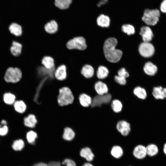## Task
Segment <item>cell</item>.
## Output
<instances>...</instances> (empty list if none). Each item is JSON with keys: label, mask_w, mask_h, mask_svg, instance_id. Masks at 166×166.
<instances>
[{"label": "cell", "mask_w": 166, "mask_h": 166, "mask_svg": "<svg viewBox=\"0 0 166 166\" xmlns=\"http://www.w3.org/2000/svg\"><path fill=\"white\" fill-rule=\"evenodd\" d=\"M117 44V41L114 38H110L105 41L103 46L104 55L109 61L112 63L118 62L122 55V51L116 49Z\"/></svg>", "instance_id": "obj_1"}, {"label": "cell", "mask_w": 166, "mask_h": 166, "mask_svg": "<svg viewBox=\"0 0 166 166\" xmlns=\"http://www.w3.org/2000/svg\"><path fill=\"white\" fill-rule=\"evenodd\" d=\"M22 77V71L20 68L10 66L6 69L3 79L7 83L15 84L19 82Z\"/></svg>", "instance_id": "obj_2"}, {"label": "cell", "mask_w": 166, "mask_h": 166, "mask_svg": "<svg viewBox=\"0 0 166 166\" xmlns=\"http://www.w3.org/2000/svg\"><path fill=\"white\" fill-rule=\"evenodd\" d=\"M74 97L71 89L68 87H64L59 89L57 101L60 106H63L72 104Z\"/></svg>", "instance_id": "obj_3"}, {"label": "cell", "mask_w": 166, "mask_h": 166, "mask_svg": "<svg viewBox=\"0 0 166 166\" xmlns=\"http://www.w3.org/2000/svg\"><path fill=\"white\" fill-rule=\"evenodd\" d=\"M66 46L69 49L84 50L87 46L85 39L82 36H77L69 40L66 43Z\"/></svg>", "instance_id": "obj_4"}, {"label": "cell", "mask_w": 166, "mask_h": 166, "mask_svg": "<svg viewBox=\"0 0 166 166\" xmlns=\"http://www.w3.org/2000/svg\"><path fill=\"white\" fill-rule=\"evenodd\" d=\"M160 16V11L158 10L146 9L144 11L142 19L146 24L153 26L158 21Z\"/></svg>", "instance_id": "obj_5"}, {"label": "cell", "mask_w": 166, "mask_h": 166, "mask_svg": "<svg viewBox=\"0 0 166 166\" xmlns=\"http://www.w3.org/2000/svg\"><path fill=\"white\" fill-rule=\"evenodd\" d=\"M112 101V95L109 93L103 95H97L92 98L91 107H100L103 105L110 104Z\"/></svg>", "instance_id": "obj_6"}, {"label": "cell", "mask_w": 166, "mask_h": 166, "mask_svg": "<svg viewBox=\"0 0 166 166\" xmlns=\"http://www.w3.org/2000/svg\"><path fill=\"white\" fill-rule=\"evenodd\" d=\"M138 49L140 54L145 57H149L152 56L155 52L154 47L149 42H142L139 46Z\"/></svg>", "instance_id": "obj_7"}, {"label": "cell", "mask_w": 166, "mask_h": 166, "mask_svg": "<svg viewBox=\"0 0 166 166\" xmlns=\"http://www.w3.org/2000/svg\"><path fill=\"white\" fill-rule=\"evenodd\" d=\"M116 128L121 135L124 136H128L131 131L130 123L124 120H120L117 122Z\"/></svg>", "instance_id": "obj_8"}, {"label": "cell", "mask_w": 166, "mask_h": 166, "mask_svg": "<svg viewBox=\"0 0 166 166\" xmlns=\"http://www.w3.org/2000/svg\"><path fill=\"white\" fill-rule=\"evenodd\" d=\"M54 76L57 80L62 81L65 80L67 77V67L64 64L57 67L54 72Z\"/></svg>", "instance_id": "obj_9"}, {"label": "cell", "mask_w": 166, "mask_h": 166, "mask_svg": "<svg viewBox=\"0 0 166 166\" xmlns=\"http://www.w3.org/2000/svg\"><path fill=\"white\" fill-rule=\"evenodd\" d=\"M133 155L136 158L139 160H143L147 156L146 146L141 144L136 146L133 149Z\"/></svg>", "instance_id": "obj_10"}, {"label": "cell", "mask_w": 166, "mask_h": 166, "mask_svg": "<svg viewBox=\"0 0 166 166\" xmlns=\"http://www.w3.org/2000/svg\"><path fill=\"white\" fill-rule=\"evenodd\" d=\"M8 29L10 34L16 37H20L22 34V27L21 25L18 23L13 22L11 23L9 26Z\"/></svg>", "instance_id": "obj_11"}, {"label": "cell", "mask_w": 166, "mask_h": 166, "mask_svg": "<svg viewBox=\"0 0 166 166\" xmlns=\"http://www.w3.org/2000/svg\"><path fill=\"white\" fill-rule=\"evenodd\" d=\"M38 123L36 116L33 114H29L24 117L23 119V123L26 127L32 129L34 128Z\"/></svg>", "instance_id": "obj_12"}, {"label": "cell", "mask_w": 166, "mask_h": 166, "mask_svg": "<svg viewBox=\"0 0 166 166\" xmlns=\"http://www.w3.org/2000/svg\"><path fill=\"white\" fill-rule=\"evenodd\" d=\"M23 45L21 43L16 40H13L10 48V51L13 56L18 57L21 54Z\"/></svg>", "instance_id": "obj_13"}, {"label": "cell", "mask_w": 166, "mask_h": 166, "mask_svg": "<svg viewBox=\"0 0 166 166\" xmlns=\"http://www.w3.org/2000/svg\"><path fill=\"white\" fill-rule=\"evenodd\" d=\"M152 95L156 99H164L166 98V88L161 86L154 87L152 89Z\"/></svg>", "instance_id": "obj_14"}, {"label": "cell", "mask_w": 166, "mask_h": 166, "mask_svg": "<svg viewBox=\"0 0 166 166\" xmlns=\"http://www.w3.org/2000/svg\"><path fill=\"white\" fill-rule=\"evenodd\" d=\"M94 89L98 95H103L107 94L109 92V88L107 85L101 81H97L95 83Z\"/></svg>", "instance_id": "obj_15"}, {"label": "cell", "mask_w": 166, "mask_h": 166, "mask_svg": "<svg viewBox=\"0 0 166 166\" xmlns=\"http://www.w3.org/2000/svg\"><path fill=\"white\" fill-rule=\"evenodd\" d=\"M80 156L85 159L87 162L92 161L94 158L95 155L91 149L86 147L81 148L80 152Z\"/></svg>", "instance_id": "obj_16"}, {"label": "cell", "mask_w": 166, "mask_h": 166, "mask_svg": "<svg viewBox=\"0 0 166 166\" xmlns=\"http://www.w3.org/2000/svg\"><path fill=\"white\" fill-rule=\"evenodd\" d=\"M140 34L144 42H149L153 36L152 30L148 26H144L141 28Z\"/></svg>", "instance_id": "obj_17"}, {"label": "cell", "mask_w": 166, "mask_h": 166, "mask_svg": "<svg viewBox=\"0 0 166 166\" xmlns=\"http://www.w3.org/2000/svg\"><path fill=\"white\" fill-rule=\"evenodd\" d=\"M44 28L47 33L49 34H53L57 31L58 25L55 20H52L45 24Z\"/></svg>", "instance_id": "obj_18"}, {"label": "cell", "mask_w": 166, "mask_h": 166, "mask_svg": "<svg viewBox=\"0 0 166 166\" xmlns=\"http://www.w3.org/2000/svg\"><path fill=\"white\" fill-rule=\"evenodd\" d=\"M94 73L93 67L91 65L88 64L83 65L81 70V74L87 79L93 77L94 76Z\"/></svg>", "instance_id": "obj_19"}, {"label": "cell", "mask_w": 166, "mask_h": 166, "mask_svg": "<svg viewBox=\"0 0 166 166\" xmlns=\"http://www.w3.org/2000/svg\"><path fill=\"white\" fill-rule=\"evenodd\" d=\"M14 110L19 114H23L26 111L27 106L24 101L22 100H16L13 105Z\"/></svg>", "instance_id": "obj_20"}, {"label": "cell", "mask_w": 166, "mask_h": 166, "mask_svg": "<svg viewBox=\"0 0 166 166\" xmlns=\"http://www.w3.org/2000/svg\"><path fill=\"white\" fill-rule=\"evenodd\" d=\"M16 99V95L10 92H6L2 95V101L5 104L8 105H13Z\"/></svg>", "instance_id": "obj_21"}, {"label": "cell", "mask_w": 166, "mask_h": 166, "mask_svg": "<svg viewBox=\"0 0 166 166\" xmlns=\"http://www.w3.org/2000/svg\"><path fill=\"white\" fill-rule=\"evenodd\" d=\"M134 95L138 98L142 100H145L148 96V93L146 89L140 86L135 87L133 90Z\"/></svg>", "instance_id": "obj_22"}, {"label": "cell", "mask_w": 166, "mask_h": 166, "mask_svg": "<svg viewBox=\"0 0 166 166\" xmlns=\"http://www.w3.org/2000/svg\"><path fill=\"white\" fill-rule=\"evenodd\" d=\"M78 99L80 104L83 107H88L92 104V97L86 94L82 93L80 94Z\"/></svg>", "instance_id": "obj_23"}, {"label": "cell", "mask_w": 166, "mask_h": 166, "mask_svg": "<svg viewBox=\"0 0 166 166\" xmlns=\"http://www.w3.org/2000/svg\"><path fill=\"white\" fill-rule=\"evenodd\" d=\"M143 69L144 73L150 76L155 75L157 71V67L151 62H146L144 65Z\"/></svg>", "instance_id": "obj_24"}, {"label": "cell", "mask_w": 166, "mask_h": 166, "mask_svg": "<svg viewBox=\"0 0 166 166\" xmlns=\"http://www.w3.org/2000/svg\"><path fill=\"white\" fill-rule=\"evenodd\" d=\"M41 63L44 67L47 69H51L56 68L54 60L53 57L50 56L43 57L42 59Z\"/></svg>", "instance_id": "obj_25"}, {"label": "cell", "mask_w": 166, "mask_h": 166, "mask_svg": "<svg viewBox=\"0 0 166 166\" xmlns=\"http://www.w3.org/2000/svg\"><path fill=\"white\" fill-rule=\"evenodd\" d=\"M147 156L152 157L156 156L159 153V149L156 144L150 143L146 147Z\"/></svg>", "instance_id": "obj_26"}, {"label": "cell", "mask_w": 166, "mask_h": 166, "mask_svg": "<svg viewBox=\"0 0 166 166\" xmlns=\"http://www.w3.org/2000/svg\"><path fill=\"white\" fill-rule=\"evenodd\" d=\"M75 136V132L72 128L69 127L64 128L62 135V138L64 140L71 141L74 138Z\"/></svg>", "instance_id": "obj_27"}, {"label": "cell", "mask_w": 166, "mask_h": 166, "mask_svg": "<svg viewBox=\"0 0 166 166\" xmlns=\"http://www.w3.org/2000/svg\"><path fill=\"white\" fill-rule=\"evenodd\" d=\"M97 24L102 27H108L110 23L109 17L103 14L100 15L97 18Z\"/></svg>", "instance_id": "obj_28"}, {"label": "cell", "mask_w": 166, "mask_h": 166, "mask_svg": "<svg viewBox=\"0 0 166 166\" xmlns=\"http://www.w3.org/2000/svg\"><path fill=\"white\" fill-rule=\"evenodd\" d=\"M109 71L105 67L101 65L99 66L97 70L96 76L100 80H103L107 78L109 75Z\"/></svg>", "instance_id": "obj_29"}, {"label": "cell", "mask_w": 166, "mask_h": 166, "mask_svg": "<svg viewBox=\"0 0 166 166\" xmlns=\"http://www.w3.org/2000/svg\"><path fill=\"white\" fill-rule=\"evenodd\" d=\"M38 138L37 133L33 130H30L27 132L26 138L27 142L31 145H34Z\"/></svg>", "instance_id": "obj_30"}, {"label": "cell", "mask_w": 166, "mask_h": 166, "mask_svg": "<svg viewBox=\"0 0 166 166\" xmlns=\"http://www.w3.org/2000/svg\"><path fill=\"white\" fill-rule=\"evenodd\" d=\"M110 106L114 112L118 113L122 111L123 106L121 101L117 99H115L111 101Z\"/></svg>", "instance_id": "obj_31"}, {"label": "cell", "mask_w": 166, "mask_h": 166, "mask_svg": "<svg viewBox=\"0 0 166 166\" xmlns=\"http://www.w3.org/2000/svg\"><path fill=\"white\" fill-rule=\"evenodd\" d=\"M111 155L117 159L120 158L123 155V151L122 148L118 145L113 146L110 151Z\"/></svg>", "instance_id": "obj_32"}, {"label": "cell", "mask_w": 166, "mask_h": 166, "mask_svg": "<svg viewBox=\"0 0 166 166\" xmlns=\"http://www.w3.org/2000/svg\"><path fill=\"white\" fill-rule=\"evenodd\" d=\"M55 6L62 10L68 8L72 2V0H54Z\"/></svg>", "instance_id": "obj_33"}, {"label": "cell", "mask_w": 166, "mask_h": 166, "mask_svg": "<svg viewBox=\"0 0 166 166\" xmlns=\"http://www.w3.org/2000/svg\"><path fill=\"white\" fill-rule=\"evenodd\" d=\"M25 146V143L22 139L15 140L13 143L12 147L15 151L21 150Z\"/></svg>", "instance_id": "obj_34"}, {"label": "cell", "mask_w": 166, "mask_h": 166, "mask_svg": "<svg viewBox=\"0 0 166 166\" xmlns=\"http://www.w3.org/2000/svg\"><path fill=\"white\" fill-rule=\"evenodd\" d=\"M122 30L123 32L126 33L128 35H130L134 34L135 30L134 28L130 24H124L121 27Z\"/></svg>", "instance_id": "obj_35"}, {"label": "cell", "mask_w": 166, "mask_h": 166, "mask_svg": "<svg viewBox=\"0 0 166 166\" xmlns=\"http://www.w3.org/2000/svg\"><path fill=\"white\" fill-rule=\"evenodd\" d=\"M61 162L57 161H51L48 163L40 162L37 163L32 166H61Z\"/></svg>", "instance_id": "obj_36"}, {"label": "cell", "mask_w": 166, "mask_h": 166, "mask_svg": "<svg viewBox=\"0 0 166 166\" xmlns=\"http://www.w3.org/2000/svg\"><path fill=\"white\" fill-rule=\"evenodd\" d=\"M114 81L117 83L121 85H124L127 82L126 78L121 77L118 75L114 76Z\"/></svg>", "instance_id": "obj_37"}, {"label": "cell", "mask_w": 166, "mask_h": 166, "mask_svg": "<svg viewBox=\"0 0 166 166\" xmlns=\"http://www.w3.org/2000/svg\"><path fill=\"white\" fill-rule=\"evenodd\" d=\"M61 166H76V165L73 160L66 158L61 162Z\"/></svg>", "instance_id": "obj_38"}, {"label": "cell", "mask_w": 166, "mask_h": 166, "mask_svg": "<svg viewBox=\"0 0 166 166\" xmlns=\"http://www.w3.org/2000/svg\"><path fill=\"white\" fill-rule=\"evenodd\" d=\"M118 75L125 78L128 77L129 74L124 68H122L119 69L117 72Z\"/></svg>", "instance_id": "obj_39"}, {"label": "cell", "mask_w": 166, "mask_h": 166, "mask_svg": "<svg viewBox=\"0 0 166 166\" xmlns=\"http://www.w3.org/2000/svg\"><path fill=\"white\" fill-rule=\"evenodd\" d=\"M9 131V128L8 125H2L0 127V135L4 136L6 135Z\"/></svg>", "instance_id": "obj_40"}, {"label": "cell", "mask_w": 166, "mask_h": 166, "mask_svg": "<svg viewBox=\"0 0 166 166\" xmlns=\"http://www.w3.org/2000/svg\"><path fill=\"white\" fill-rule=\"evenodd\" d=\"M160 10L162 12L166 13V0H164L161 3Z\"/></svg>", "instance_id": "obj_41"}, {"label": "cell", "mask_w": 166, "mask_h": 166, "mask_svg": "<svg viewBox=\"0 0 166 166\" xmlns=\"http://www.w3.org/2000/svg\"><path fill=\"white\" fill-rule=\"evenodd\" d=\"M108 2V0H101L97 4V6L100 7L102 5Z\"/></svg>", "instance_id": "obj_42"}, {"label": "cell", "mask_w": 166, "mask_h": 166, "mask_svg": "<svg viewBox=\"0 0 166 166\" xmlns=\"http://www.w3.org/2000/svg\"><path fill=\"white\" fill-rule=\"evenodd\" d=\"M162 150L166 156V142L163 145Z\"/></svg>", "instance_id": "obj_43"}, {"label": "cell", "mask_w": 166, "mask_h": 166, "mask_svg": "<svg viewBox=\"0 0 166 166\" xmlns=\"http://www.w3.org/2000/svg\"><path fill=\"white\" fill-rule=\"evenodd\" d=\"M83 166H94L93 164L89 162H86L84 163Z\"/></svg>", "instance_id": "obj_44"}]
</instances>
